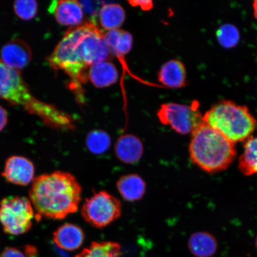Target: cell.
<instances>
[{
	"instance_id": "obj_12",
	"label": "cell",
	"mask_w": 257,
	"mask_h": 257,
	"mask_svg": "<svg viewBox=\"0 0 257 257\" xmlns=\"http://www.w3.org/2000/svg\"><path fill=\"white\" fill-rule=\"evenodd\" d=\"M84 239L85 234L81 228L72 223L62 225L53 234V240L56 245L70 251L79 249Z\"/></svg>"
},
{
	"instance_id": "obj_19",
	"label": "cell",
	"mask_w": 257,
	"mask_h": 257,
	"mask_svg": "<svg viewBox=\"0 0 257 257\" xmlns=\"http://www.w3.org/2000/svg\"><path fill=\"white\" fill-rule=\"evenodd\" d=\"M238 168L244 175L257 174V137H250L245 141Z\"/></svg>"
},
{
	"instance_id": "obj_6",
	"label": "cell",
	"mask_w": 257,
	"mask_h": 257,
	"mask_svg": "<svg viewBox=\"0 0 257 257\" xmlns=\"http://www.w3.org/2000/svg\"><path fill=\"white\" fill-rule=\"evenodd\" d=\"M157 116L161 123L181 135L192 134L204 122L197 101L191 105L163 104L157 112Z\"/></svg>"
},
{
	"instance_id": "obj_11",
	"label": "cell",
	"mask_w": 257,
	"mask_h": 257,
	"mask_svg": "<svg viewBox=\"0 0 257 257\" xmlns=\"http://www.w3.org/2000/svg\"><path fill=\"white\" fill-rule=\"evenodd\" d=\"M114 151L115 156L120 162L131 165L139 162L143 155L144 147L137 137L126 134L118 138Z\"/></svg>"
},
{
	"instance_id": "obj_20",
	"label": "cell",
	"mask_w": 257,
	"mask_h": 257,
	"mask_svg": "<svg viewBox=\"0 0 257 257\" xmlns=\"http://www.w3.org/2000/svg\"><path fill=\"white\" fill-rule=\"evenodd\" d=\"M121 253L119 243L114 242H94L75 257H118Z\"/></svg>"
},
{
	"instance_id": "obj_2",
	"label": "cell",
	"mask_w": 257,
	"mask_h": 257,
	"mask_svg": "<svg viewBox=\"0 0 257 257\" xmlns=\"http://www.w3.org/2000/svg\"><path fill=\"white\" fill-rule=\"evenodd\" d=\"M0 98L14 105L22 106L31 114L38 115L44 123L60 130L74 127L69 115L54 105L38 100L31 94L20 72L10 68L0 60Z\"/></svg>"
},
{
	"instance_id": "obj_4",
	"label": "cell",
	"mask_w": 257,
	"mask_h": 257,
	"mask_svg": "<svg viewBox=\"0 0 257 257\" xmlns=\"http://www.w3.org/2000/svg\"><path fill=\"white\" fill-rule=\"evenodd\" d=\"M203 120L234 144L251 137L257 123L245 106L226 100L213 106L203 115Z\"/></svg>"
},
{
	"instance_id": "obj_13",
	"label": "cell",
	"mask_w": 257,
	"mask_h": 257,
	"mask_svg": "<svg viewBox=\"0 0 257 257\" xmlns=\"http://www.w3.org/2000/svg\"><path fill=\"white\" fill-rule=\"evenodd\" d=\"M159 82L167 87L181 88L186 83V72L181 61L171 60L164 64L158 73Z\"/></svg>"
},
{
	"instance_id": "obj_3",
	"label": "cell",
	"mask_w": 257,
	"mask_h": 257,
	"mask_svg": "<svg viewBox=\"0 0 257 257\" xmlns=\"http://www.w3.org/2000/svg\"><path fill=\"white\" fill-rule=\"evenodd\" d=\"M234 145L204 122L191 134L189 156L192 162L205 172L223 171L235 159Z\"/></svg>"
},
{
	"instance_id": "obj_14",
	"label": "cell",
	"mask_w": 257,
	"mask_h": 257,
	"mask_svg": "<svg viewBox=\"0 0 257 257\" xmlns=\"http://www.w3.org/2000/svg\"><path fill=\"white\" fill-rule=\"evenodd\" d=\"M116 186L121 197L128 202L141 200L146 192V182L137 174L122 176L118 180Z\"/></svg>"
},
{
	"instance_id": "obj_21",
	"label": "cell",
	"mask_w": 257,
	"mask_h": 257,
	"mask_svg": "<svg viewBox=\"0 0 257 257\" xmlns=\"http://www.w3.org/2000/svg\"><path fill=\"white\" fill-rule=\"evenodd\" d=\"M86 144L90 152L101 154L107 152L110 148L111 138L104 131H93L86 137Z\"/></svg>"
},
{
	"instance_id": "obj_23",
	"label": "cell",
	"mask_w": 257,
	"mask_h": 257,
	"mask_svg": "<svg viewBox=\"0 0 257 257\" xmlns=\"http://www.w3.org/2000/svg\"><path fill=\"white\" fill-rule=\"evenodd\" d=\"M16 14L23 20H31L36 15L37 3L31 0H19L14 3Z\"/></svg>"
},
{
	"instance_id": "obj_17",
	"label": "cell",
	"mask_w": 257,
	"mask_h": 257,
	"mask_svg": "<svg viewBox=\"0 0 257 257\" xmlns=\"http://www.w3.org/2000/svg\"><path fill=\"white\" fill-rule=\"evenodd\" d=\"M188 247L191 252L195 256L211 257L216 252L217 242L210 233L195 232L189 237Z\"/></svg>"
},
{
	"instance_id": "obj_24",
	"label": "cell",
	"mask_w": 257,
	"mask_h": 257,
	"mask_svg": "<svg viewBox=\"0 0 257 257\" xmlns=\"http://www.w3.org/2000/svg\"><path fill=\"white\" fill-rule=\"evenodd\" d=\"M78 2L82 8L83 11H84L86 14L91 15L92 17H95L98 11L100 12L99 2L89 1H79Z\"/></svg>"
},
{
	"instance_id": "obj_10",
	"label": "cell",
	"mask_w": 257,
	"mask_h": 257,
	"mask_svg": "<svg viewBox=\"0 0 257 257\" xmlns=\"http://www.w3.org/2000/svg\"><path fill=\"white\" fill-rule=\"evenodd\" d=\"M48 11L61 25L75 27L82 23L83 11L78 1L52 2Z\"/></svg>"
},
{
	"instance_id": "obj_5",
	"label": "cell",
	"mask_w": 257,
	"mask_h": 257,
	"mask_svg": "<svg viewBox=\"0 0 257 257\" xmlns=\"http://www.w3.org/2000/svg\"><path fill=\"white\" fill-rule=\"evenodd\" d=\"M37 218L33 205L27 198L9 197L0 205V221L6 233L20 235L31 229Z\"/></svg>"
},
{
	"instance_id": "obj_1",
	"label": "cell",
	"mask_w": 257,
	"mask_h": 257,
	"mask_svg": "<svg viewBox=\"0 0 257 257\" xmlns=\"http://www.w3.org/2000/svg\"><path fill=\"white\" fill-rule=\"evenodd\" d=\"M82 189L69 173L57 171L34 180L30 200L37 218L61 220L78 210Z\"/></svg>"
},
{
	"instance_id": "obj_18",
	"label": "cell",
	"mask_w": 257,
	"mask_h": 257,
	"mask_svg": "<svg viewBox=\"0 0 257 257\" xmlns=\"http://www.w3.org/2000/svg\"><path fill=\"white\" fill-rule=\"evenodd\" d=\"M99 16L101 27L107 31L117 30L123 24L126 18L123 8L117 4L102 6Z\"/></svg>"
},
{
	"instance_id": "obj_8",
	"label": "cell",
	"mask_w": 257,
	"mask_h": 257,
	"mask_svg": "<svg viewBox=\"0 0 257 257\" xmlns=\"http://www.w3.org/2000/svg\"><path fill=\"white\" fill-rule=\"evenodd\" d=\"M35 168L30 160L22 156H12L6 161L2 173L6 181L16 185L27 186L34 181Z\"/></svg>"
},
{
	"instance_id": "obj_9",
	"label": "cell",
	"mask_w": 257,
	"mask_h": 257,
	"mask_svg": "<svg viewBox=\"0 0 257 257\" xmlns=\"http://www.w3.org/2000/svg\"><path fill=\"white\" fill-rule=\"evenodd\" d=\"M1 58L5 65L18 70L24 68L30 62L32 52L30 47L25 42L15 40L3 46Z\"/></svg>"
},
{
	"instance_id": "obj_26",
	"label": "cell",
	"mask_w": 257,
	"mask_h": 257,
	"mask_svg": "<svg viewBox=\"0 0 257 257\" xmlns=\"http://www.w3.org/2000/svg\"><path fill=\"white\" fill-rule=\"evenodd\" d=\"M0 257H26L24 253L18 249L7 248L4 250Z\"/></svg>"
},
{
	"instance_id": "obj_29",
	"label": "cell",
	"mask_w": 257,
	"mask_h": 257,
	"mask_svg": "<svg viewBox=\"0 0 257 257\" xmlns=\"http://www.w3.org/2000/svg\"><path fill=\"white\" fill-rule=\"evenodd\" d=\"M255 244H256V248H257V237H256V239Z\"/></svg>"
},
{
	"instance_id": "obj_16",
	"label": "cell",
	"mask_w": 257,
	"mask_h": 257,
	"mask_svg": "<svg viewBox=\"0 0 257 257\" xmlns=\"http://www.w3.org/2000/svg\"><path fill=\"white\" fill-rule=\"evenodd\" d=\"M118 74L116 67L112 63L102 62L90 67L88 79L97 88H104L117 81Z\"/></svg>"
},
{
	"instance_id": "obj_22",
	"label": "cell",
	"mask_w": 257,
	"mask_h": 257,
	"mask_svg": "<svg viewBox=\"0 0 257 257\" xmlns=\"http://www.w3.org/2000/svg\"><path fill=\"white\" fill-rule=\"evenodd\" d=\"M217 38L219 43L225 48L236 46L239 40L238 30L234 26L226 24L221 26L217 32Z\"/></svg>"
},
{
	"instance_id": "obj_27",
	"label": "cell",
	"mask_w": 257,
	"mask_h": 257,
	"mask_svg": "<svg viewBox=\"0 0 257 257\" xmlns=\"http://www.w3.org/2000/svg\"><path fill=\"white\" fill-rule=\"evenodd\" d=\"M8 122V114L4 108L0 106V132L6 126Z\"/></svg>"
},
{
	"instance_id": "obj_15",
	"label": "cell",
	"mask_w": 257,
	"mask_h": 257,
	"mask_svg": "<svg viewBox=\"0 0 257 257\" xmlns=\"http://www.w3.org/2000/svg\"><path fill=\"white\" fill-rule=\"evenodd\" d=\"M104 41L111 54L120 58V60L130 52L133 44L131 34L119 29L104 33Z\"/></svg>"
},
{
	"instance_id": "obj_7",
	"label": "cell",
	"mask_w": 257,
	"mask_h": 257,
	"mask_svg": "<svg viewBox=\"0 0 257 257\" xmlns=\"http://www.w3.org/2000/svg\"><path fill=\"white\" fill-rule=\"evenodd\" d=\"M121 202L106 191L95 193L86 199L82 208V215L86 222L96 228L107 227L120 218Z\"/></svg>"
},
{
	"instance_id": "obj_25",
	"label": "cell",
	"mask_w": 257,
	"mask_h": 257,
	"mask_svg": "<svg viewBox=\"0 0 257 257\" xmlns=\"http://www.w3.org/2000/svg\"><path fill=\"white\" fill-rule=\"evenodd\" d=\"M128 3L134 7H139L143 11H150L153 7L152 1H130Z\"/></svg>"
},
{
	"instance_id": "obj_28",
	"label": "cell",
	"mask_w": 257,
	"mask_h": 257,
	"mask_svg": "<svg viewBox=\"0 0 257 257\" xmlns=\"http://www.w3.org/2000/svg\"><path fill=\"white\" fill-rule=\"evenodd\" d=\"M253 15L257 19V0L253 3Z\"/></svg>"
}]
</instances>
